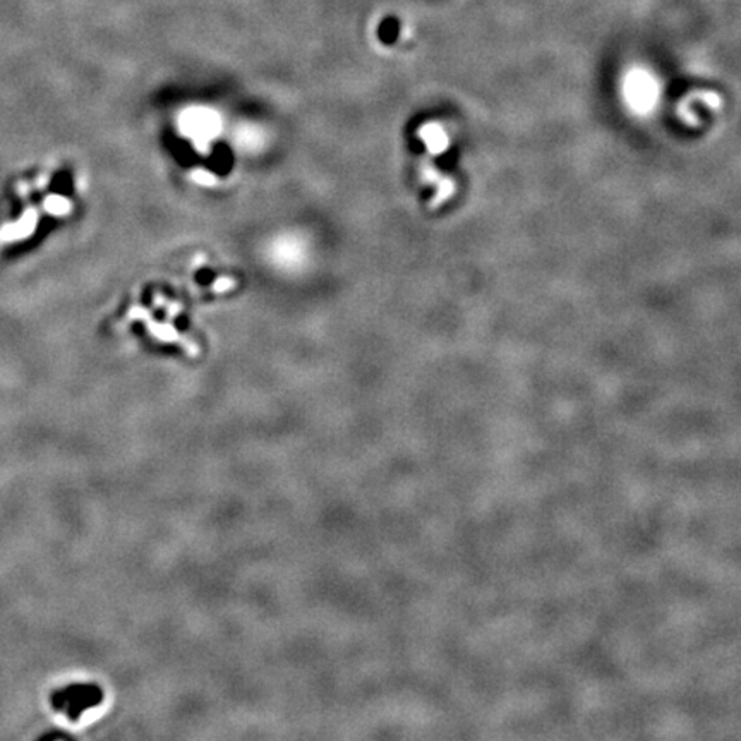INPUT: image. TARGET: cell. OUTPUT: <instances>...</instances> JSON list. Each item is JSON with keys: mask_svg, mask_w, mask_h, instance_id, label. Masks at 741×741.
<instances>
[]
</instances>
